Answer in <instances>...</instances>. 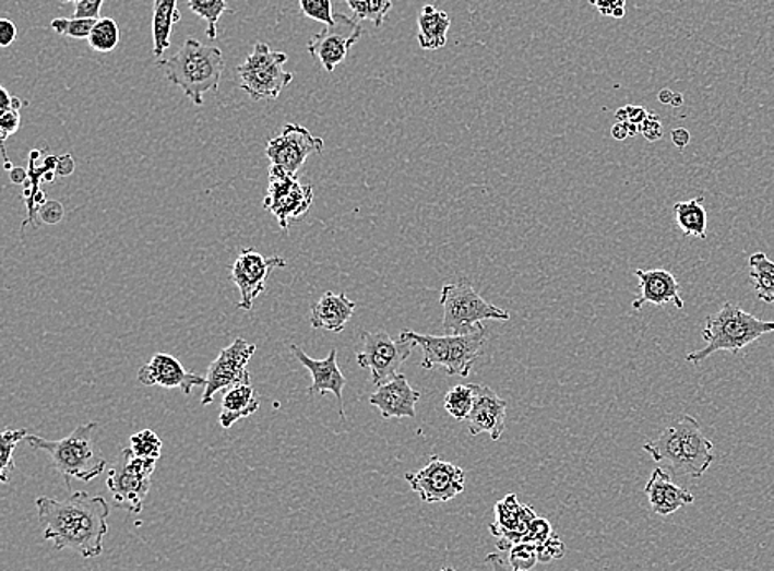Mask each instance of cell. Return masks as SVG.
I'll return each mask as SVG.
<instances>
[{
  "instance_id": "3",
  "label": "cell",
  "mask_w": 774,
  "mask_h": 571,
  "mask_svg": "<svg viewBox=\"0 0 774 571\" xmlns=\"http://www.w3.org/2000/svg\"><path fill=\"white\" fill-rule=\"evenodd\" d=\"M774 332V321H761L754 318L751 312L745 311L740 306L725 302L724 308L717 314L708 316L705 319V328L702 331L703 341L707 342L700 350L687 354V362L700 366L703 360H707L717 352H730L738 354L747 345L753 344L763 335Z\"/></svg>"
},
{
  "instance_id": "7",
  "label": "cell",
  "mask_w": 774,
  "mask_h": 571,
  "mask_svg": "<svg viewBox=\"0 0 774 571\" xmlns=\"http://www.w3.org/2000/svg\"><path fill=\"white\" fill-rule=\"evenodd\" d=\"M288 55L285 51H273L270 45L258 41L247 60L237 68L240 76V88L253 102L277 99L281 93L295 75L285 70Z\"/></svg>"
},
{
  "instance_id": "44",
  "label": "cell",
  "mask_w": 774,
  "mask_h": 571,
  "mask_svg": "<svg viewBox=\"0 0 774 571\" xmlns=\"http://www.w3.org/2000/svg\"><path fill=\"white\" fill-rule=\"evenodd\" d=\"M41 222L47 225H55L63 218L64 210L60 202H45L38 210Z\"/></svg>"
},
{
  "instance_id": "46",
  "label": "cell",
  "mask_w": 774,
  "mask_h": 571,
  "mask_svg": "<svg viewBox=\"0 0 774 571\" xmlns=\"http://www.w3.org/2000/svg\"><path fill=\"white\" fill-rule=\"evenodd\" d=\"M640 129L641 134H643L647 141L656 142L663 138V124H660V119L657 118L656 115H653V112H650V116H647L646 121L640 126Z\"/></svg>"
},
{
  "instance_id": "36",
  "label": "cell",
  "mask_w": 774,
  "mask_h": 571,
  "mask_svg": "<svg viewBox=\"0 0 774 571\" xmlns=\"http://www.w3.org/2000/svg\"><path fill=\"white\" fill-rule=\"evenodd\" d=\"M95 24V19L60 17L51 21V28L61 37L79 38V40L86 38L88 40Z\"/></svg>"
},
{
  "instance_id": "23",
  "label": "cell",
  "mask_w": 774,
  "mask_h": 571,
  "mask_svg": "<svg viewBox=\"0 0 774 571\" xmlns=\"http://www.w3.org/2000/svg\"><path fill=\"white\" fill-rule=\"evenodd\" d=\"M644 492H646L654 514L660 515V518L676 514L679 509L693 504L695 501L693 493L674 484L672 477L663 467H656L653 471Z\"/></svg>"
},
{
  "instance_id": "43",
  "label": "cell",
  "mask_w": 774,
  "mask_h": 571,
  "mask_svg": "<svg viewBox=\"0 0 774 571\" xmlns=\"http://www.w3.org/2000/svg\"><path fill=\"white\" fill-rule=\"evenodd\" d=\"M647 116H650V112L641 108V106L629 105L616 111V119H618L619 122H632V124L636 126L643 124Z\"/></svg>"
},
{
  "instance_id": "15",
  "label": "cell",
  "mask_w": 774,
  "mask_h": 571,
  "mask_svg": "<svg viewBox=\"0 0 774 571\" xmlns=\"http://www.w3.org/2000/svg\"><path fill=\"white\" fill-rule=\"evenodd\" d=\"M274 267H286V260L279 257H263L258 251L241 250L231 266V281L240 292L237 308L250 312L254 299L266 289V281Z\"/></svg>"
},
{
  "instance_id": "35",
  "label": "cell",
  "mask_w": 774,
  "mask_h": 571,
  "mask_svg": "<svg viewBox=\"0 0 774 571\" xmlns=\"http://www.w3.org/2000/svg\"><path fill=\"white\" fill-rule=\"evenodd\" d=\"M129 444H131L129 450L132 451V454L141 460L157 461L163 453V441L153 430H143L132 435Z\"/></svg>"
},
{
  "instance_id": "42",
  "label": "cell",
  "mask_w": 774,
  "mask_h": 571,
  "mask_svg": "<svg viewBox=\"0 0 774 571\" xmlns=\"http://www.w3.org/2000/svg\"><path fill=\"white\" fill-rule=\"evenodd\" d=\"M588 2L605 17L622 19L626 15V0H588Z\"/></svg>"
},
{
  "instance_id": "54",
  "label": "cell",
  "mask_w": 774,
  "mask_h": 571,
  "mask_svg": "<svg viewBox=\"0 0 774 571\" xmlns=\"http://www.w3.org/2000/svg\"><path fill=\"white\" fill-rule=\"evenodd\" d=\"M674 98H676V93L670 92V90H664V92L659 93L660 103H664V105L672 106Z\"/></svg>"
},
{
  "instance_id": "8",
  "label": "cell",
  "mask_w": 774,
  "mask_h": 571,
  "mask_svg": "<svg viewBox=\"0 0 774 571\" xmlns=\"http://www.w3.org/2000/svg\"><path fill=\"white\" fill-rule=\"evenodd\" d=\"M157 461L135 457L131 450L122 451L121 461L108 473L106 486L111 492L116 505L126 511H143L144 501L153 484V474Z\"/></svg>"
},
{
  "instance_id": "28",
  "label": "cell",
  "mask_w": 774,
  "mask_h": 571,
  "mask_svg": "<svg viewBox=\"0 0 774 571\" xmlns=\"http://www.w3.org/2000/svg\"><path fill=\"white\" fill-rule=\"evenodd\" d=\"M702 195L687 202H677L674 205V217L677 227L682 230L686 237H695L700 240L707 238V210L703 206Z\"/></svg>"
},
{
  "instance_id": "25",
  "label": "cell",
  "mask_w": 774,
  "mask_h": 571,
  "mask_svg": "<svg viewBox=\"0 0 774 571\" xmlns=\"http://www.w3.org/2000/svg\"><path fill=\"white\" fill-rule=\"evenodd\" d=\"M260 408V400L257 398L253 385L241 383L231 386L224 393L221 408V425L224 430H230L231 426L241 418H248Z\"/></svg>"
},
{
  "instance_id": "48",
  "label": "cell",
  "mask_w": 774,
  "mask_h": 571,
  "mask_svg": "<svg viewBox=\"0 0 774 571\" xmlns=\"http://www.w3.org/2000/svg\"><path fill=\"white\" fill-rule=\"evenodd\" d=\"M641 132L640 126L632 124V122H616L611 129V135L616 141H624V139L632 138Z\"/></svg>"
},
{
  "instance_id": "50",
  "label": "cell",
  "mask_w": 774,
  "mask_h": 571,
  "mask_svg": "<svg viewBox=\"0 0 774 571\" xmlns=\"http://www.w3.org/2000/svg\"><path fill=\"white\" fill-rule=\"evenodd\" d=\"M486 563H489L490 567H492V571H519L515 570L514 567H512V563L511 561H509V558H504L502 557V555L499 554L487 555Z\"/></svg>"
},
{
  "instance_id": "14",
  "label": "cell",
  "mask_w": 774,
  "mask_h": 571,
  "mask_svg": "<svg viewBox=\"0 0 774 571\" xmlns=\"http://www.w3.org/2000/svg\"><path fill=\"white\" fill-rule=\"evenodd\" d=\"M362 35L364 27L359 21L344 14H335L334 24L325 25L324 31L311 38L308 51L328 73H334L337 64L347 58L348 51Z\"/></svg>"
},
{
  "instance_id": "40",
  "label": "cell",
  "mask_w": 774,
  "mask_h": 571,
  "mask_svg": "<svg viewBox=\"0 0 774 571\" xmlns=\"http://www.w3.org/2000/svg\"><path fill=\"white\" fill-rule=\"evenodd\" d=\"M553 535V528H551L550 522L547 519L535 518L531 522V527H528L527 535H525L524 542L527 544L540 545L545 540Z\"/></svg>"
},
{
  "instance_id": "10",
  "label": "cell",
  "mask_w": 774,
  "mask_h": 571,
  "mask_svg": "<svg viewBox=\"0 0 774 571\" xmlns=\"http://www.w3.org/2000/svg\"><path fill=\"white\" fill-rule=\"evenodd\" d=\"M314 200L312 186L299 182L298 177L271 166L270 182L263 206L276 218L281 230L288 231L289 225L306 215Z\"/></svg>"
},
{
  "instance_id": "39",
  "label": "cell",
  "mask_w": 774,
  "mask_h": 571,
  "mask_svg": "<svg viewBox=\"0 0 774 571\" xmlns=\"http://www.w3.org/2000/svg\"><path fill=\"white\" fill-rule=\"evenodd\" d=\"M21 109H11V111L0 112V139H2V151H4L5 163H9L8 154H5V141L9 135H14L21 128Z\"/></svg>"
},
{
  "instance_id": "5",
  "label": "cell",
  "mask_w": 774,
  "mask_h": 571,
  "mask_svg": "<svg viewBox=\"0 0 774 571\" xmlns=\"http://www.w3.org/2000/svg\"><path fill=\"white\" fill-rule=\"evenodd\" d=\"M96 428H98V423H88V425L79 426L70 437L63 438V440L50 441L28 435L25 441L32 450H40L48 454L55 469L63 474L67 484H70L72 477L83 480V483H90V480L102 476L106 469V460L96 453L92 440L93 431Z\"/></svg>"
},
{
  "instance_id": "55",
  "label": "cell",
  "mask_w": 774,
  "mask_h": 571,
  "mask_svg": "<svg viewBox=\"0 0 774 571\" xmlns=\"http://www.w3.org/2000/svg\"><path fill=\"white\" fill-rule=\"evenodd\" d=\"M68 2H73V4H80L83 0H60V4H68Z\"/></svg>"
},
{
  "instance_id": "12",
  "label": "cell",
  "mask_w": 774,
  "mask_h": 571,
  "mask_svg": "<svg viewBox=\"0 0 774 571\" xmlns=\"http://www.w3.org/2000/svg\"><path fill=\"white\" fill-rule=\"evenodd\" d=\"M257 352V345L250 344L245 338L238 337L221 352L217 359L210 364L206 372L205 392L202 396V405H212L215 395L224 390L231 389L241 383H250V372L248 362Z\"/></svg>"
},
{
  "instance_id": "37",
  "label": "cell",
  "mask_w": 774,
  "mask_h": 571,
  "mask_svg": "<svg viewBox=\"0 0 774 571\" xmlns=\"http://www.w3.org/2000/svg\"><path fill=\"white\" fill-rule=\"evenodd\" d=\"M509 561H511L515 570H534L535 564L538 563L537 547H535L534 544H527V542L514 545V547L509 550Z\"/></svg>"
},
{
  "instance_id": "29",
  "label": "cell",
  "mask_w": 774,
  "mask_h": 571,
  "mask_svg": "<svg viewBox=\"0 0 774 571\" xmlns=\"http://www.w3.org/2000/svg\"><path fill=\"white\" fill-rule=\"evenodd\" d=\"M748 266H750V281L758 299L771 305L774 302V261L764 253H754L748 260Z\"/></svg>"
},
{
  "instance_id": "38",
  "label": "cell",
  "mask_w": 774,
  "mask_h": 571,
  "mask_svg": "<svg viewBox=\"0 0 774 571\" xmlns=\"http://www.w3.org/2000/svg\"><path fill=\"white\" fill-rule=\"evenodd\" d=\"M299 8L302 14L311 21L321 24H334V12H332V0H299Z\"/></svg>"
},
{
  "instance_id": "52",
  "label": "cell",
  "mask_w": 774,
  "mask_h": 571,
  "mask_svg": "<svg viewBox=\"0 0 774 571\" xmlns=\"http://www.w3.org/2000/svg\"><path fill=\"white\" fill-rule=\"evenodd\" d=\"M75 170V163H73L72 156L67 154V156L58 157L57 173L58 176L67 177Z\"/></svg>"
},
{
  "instance_id": "6",
  "label": "cell",
  "mask_w": 774,
  "mask_h": 571,
  "mask_svg": "<svg viewBox=\"0 0 774 571\" xmlns=\"http://www.w3.org/2000/svg\"><path fill=\"white\" fill-rule=\"evenodd\" d=\"M443 331L450 335L471 334L483 321H509L511 314L484 301L469 281L444 284L441 289Z\"/></svg>"
},
{
  "instance_id": "41",
  "label": "cell",
  "mask_w": 774,
  "mask_h": 571,
  "mask_svg": "<svg viewBox=\"0 0 774 571\" xmlns=\"http://www.w3.org/2000/svg\"><path fill=\"white\" fill-rule=\"evenodd\" d=\"M535 547H537L538 561H545V563L565 555V545L561 544L560 538L555 534L548 540H545L544 544L535 545Z\"/></svg>"
},
{
  "instance_id": "47",
  "label": "cell",
  "mask_w": 774,
  "mask_h": 571,
  "mask_svg": "<svg viewBox=\"0 0 774 571\" xmlns=\"http://www.w3.org/2000/svg\"><path fill=\"white\" fill-rule=\"evenodd\" d=\"M15 40H17V27L9 19H2L0 21V45H2V48H8Z\"/></svg>"
},
{
  "instance_id": "19",
  "label": "cell",
  "mask_w": 774,
  "mask_h": 571,
  "mask_svg": "<svg viewBox=\"0 0 774 571\" xmlns=\"http://www.w3.org/2000/svg\"><path fill=\"white\" fill-rule=\"evenodd\" d=\"M289 348H291L296 359L311 372L312 385L308 389L309 395L312 396L315 395V393H321V395L332 393V395H335V398H337L338 406H341L342 418H345L344 396H342V392H344L347 380H345L344 373L338 369L337 350L332 348L324 360H314L311 359L301 347H298V345L291 344Z\"/></svg>"
},
{
  "instance_id": "16",
  "label": "cell",
  "mask_w": 774,
  "mask_h": 571,
  "mask_svg": "<svg viewBox=\"0 0 774 571\" xmlns=\"http://www.w3.org/2000/svg\"><path fill=\"white\" fill-rule=\"evenodd\" d=\"M676 425L682 448V476L700 479L714 463V443L703 435L702 426L693 416H680Z\"/></svg>"
},
{
  "instance_id": "4",
  "label": "cell",
  "mask_w": 774,
  "mask_h": 571,
  "mask_svg": "<svg viewBox=\"0 0 774 571\" xmlns=\"http://www.w3.org/2000/svg\"><path fill=\"white\" fill-rule=\"evenodd\" d=\"M400 337L424 352L421 367L427 370L443 369L448 376L469 377L474 364L483 355L486 344V328L479 325L476 331L464 335H430L403 331Z\"/></svg>"
},
{
  "instance_id": "45",
  "label": "cell",
  "mask_w": 774,
  "mask_h": 571,
  "mask_svg": "<svg viewBox=\"0 0 774 571\" xmlns=\"http://www.w3.org/2000/svg\"><path fill=\"white\" fill-rule=\"evenodd\" d=\"M103 2L105 0H83V2L76 4L73 17L95 19V21H98V19H102L99 17V12H102Z\"/></svg>"
},
{
  "instance_id": "32",
  "label": "cell",
  "mask_w": 774,
  "mask_h": 571,
  "mask_svg": "<svg viewBox=\"0 0 774 571\" xmlns=\"http://www.w3.org/2000/svg\"><path fill=\"white\" fill-rule=\"evenodd\" d=\"M189 9L206 22V37L215 40L218 22L228 11L227 0H189Z\"/></svg>"
},
{
  "instance_id": "26",
  "label": "cell",
  "mask_w": 774,
  "mask_h": 571,
  "mask_svg": "<svg viewBox=\"0 0 774 571\" xmlns=\"http://www.w3.org/2000/svg\"><path fill=\"white\" fill-rule=\"evenodd\" d=\"M450 15L434 5H425L418 15V44L424 50H440L446 45Z\"/></svg>"
},
{
  "instance_id": "9",
  "label": "cell",
  "mask_w": 774,
  "mask_h": 571,
  "mask_svg": "<svg viewBox=\"0 0 774 571\" xmlns=\"http://www.w3.org/2000/svg\"><path fill=\"white\" fill-rule=\"evenodd\" d=\"M413 344L406 338H392L386 332H362L357 364L369 369L373 385L382 386L398 373L400 366L412 355Z\"/></svg>"
},
{
  "instance_id": "24",
  "label": "cell",
  "mask_w": 774,
  "mask_h": 571,
  "mask_svg": "<svg viewBox=\"0 0 774 571\" xmlns=\"http://www.w3.org/2000/svg\"><path fill=\"white\" fill-rule=\"evenodd\" d=\"M357 305L344 293H325L311 309V325L315 329H324V331L338 332L344 331L347 322L350 321Z\"/></svg>"
},
{
  "instance_id": "34",
  "label": "cell",
  "mask_w": 774,
  "mask_h": 571,
  "mask_svg": "<svg viewBox=\"0 0 774 571\" xmlns=\"http://www.w3.org/2000/svg\"><path fill=\"white\" fill-rule=\"evenodd\" d=\"M27 437V430L2 431V438H0V479H2V483H9V474L15 467V448Z\"/></svg>"
},
{
  "instance_id": "20",
  "label": "cell",
  "mask_w": 774,
  "mask_h": 571,
  "mask_svg": "<svg viewBox=\"0 0 774 571\" xmlns=\"http://www.w3.org/2000/svg\"><path fill=\"white\" fill-rule=\"evenodd\" d=\"M535 518L534 509L522 505L515 493H509L496 505V524L490 525L489 531L496 537L504 538V542H499V548H512L524 542Z\"/></svg>"
},
{
  "instance_id": "17",
  "label": "cell",
  "mask_w": 774,
  "mask_h": 571,
  "mask_svg": "<svg viewBox=\"0 0 774 571\" xmlns=\"http://www.w3.org/2000/svg\"><path fill=\"white\" fill-rule=\"evenodd\" d=\"M138 379L143 385L180 389L186 395H190L195 386L206 385V377L189 372L176 357L166 352L154 355L153 359L139 370Z\"/></svg>"
},
{
  "instance_id": "22",
  "label": "cell",
  "mask_w": 774,
  "mask_h": 571,
  "mask_svg": "<svg viewBox=\"0 0 774 571\" xmlns=\"http://www.w3.org/2000/svg\"><path fill=\"white\" fill-rule=\"evenodd\" d=\"M640 279V296L632 302L634 311H641L646 305H674L683 309V299L680 296V286L676 276L667 270H636Z\"/></svg>"
},
{
  "instance_id": "30",
  "label": "cell",
  "mask_w": 774,
  "mask_h": 571,
  "mask_svg": "<svg viewBox=\"0 0 774 571\" xmlns=\"http://www.w3.org/2000/svg\"><path fill=\"white\" fill-rule=\"evenodd\" d=\"M356 21L373 22L376 27H382L393 9V0H344Z\"/></svg>"
},
{
  "instance_id": "18",
  "label": "cell",
  "mask_w": 774,
  "mask_h": 571,
  "mask_svg": "<svg viewBox=\"0 0 774 571\" xmlns=\"http://www.w3.org/2000/svg\"><path fill=\"white\" fill-rule=\"evenodd\" d=\"M474 393H476L474 408L467 418L471 437L486 433L492 441L501 440L505 431L508 403L486 385L474 383Z\"/></svg>"
},
{
  "instance_id": "13",
  "label": "cell",
  "mask_w": 774,
  "mask_h": 571,
  "mask_svg": "<svg viewBox=\"0 0 774 571\" xmlns=\"http://www.w3.org/2000/svg\"><path fill=\"white\" fill-rule=\"evenodd\" d=\"M324 151V139L315 138L308 128L299 124H286L279 135L270 139L266 156L271 166L296 176L312 154Z\"/></svg>"
},
{
  "instance_id": "11",
  "label": "cell",
  "mask_w": 774,
  "mask_h": 571,
  "mask_svg": "<svg viewBox=\"0 0 774 571\" xmlns=\"http://www.w3.org/2000/svg\"><path fill=\"white\" fill-rule=\"evenodd\" d=\"M406 483L427 504L448 502L466 489V473L463 467L433 454L424 469L405 474Z\"/></svg>"
},
{
  "instance_id": "49",
  "label": "cell",
  "mask_w": 774,
  "mask_h": 571,
  "mask_svg": "<svg viewBox=\"0 0 774 571\" xmlns=\"http://www.w3.org/2000/svg\"><path fill=\"white\" fill-rule=\"evenodd\" d=\"M0 95H2V102H0V112L11 111V109H22L24 106H28V103L22 102L17 96L9 95L8 90L4 86H0Z\"/></svg>"
},
{
  "instance_id": "33",
  "label": "cell",
  "mask_w": 774,
  "mask_h": 571,
  "mask_svg": "<svg viewBox=\"0 0 774 571\" xmlns=\"http://www.w3.org/2000/svg\"><path fill=\"white\" fill-rule=\"evenodd\" d=\"M119 40H121V32L111 17L98 19L88 37L90 47L99 53H109L115 50Z\"/></svg>"
},
{
  "instance_id": "53",
  "label": "cell",
  "mask_w": 774,
  "mask_h": 571,
  "mask_svg": "<svg viewBox=\"0 0 774 571\" xmlns=\"http://www.w3.org/2000/svg\"><path fill=\"white\" fill-rule=\"evenodd\" d=\"M28 179V173L25 169H22V167H14V169L11 170V180L14 183H24L25 180Z\"/></svg>"
},
{
  "instance_id": "1",
  "label": "cell",
  "mask_w": 774,
  "mask_h": 571,
  "mask_svg": "<svg viewBox=\"0 0 774 571\" xmlns=\"http://www.w3.org/2000/svg\"><path fill=\"white\" fill-rule=\"evenodd\" d=\"M45 540L55 550H73L83 558L103 554L108 535L109 508L105 499L79 490L67 499L41 496L35 501Z\"/></svg>"
},
{
  "instance_id": "27",
  "label": "cell",
  "mask_w": 774,
  "mask_h": 571,
  "mask_svg": "<svg viewBox=\"0 0 774 571\" xmlns=\"http://www.w3.org/2000/svg\"><path fill=\"white\" fill-rule=\"evenodd\" d=\"M179 0H156L153 14V41L154 57L160 58L170 48L174 25L180 22V12L177 9Z\"/></svg>"
},
{
  "instance_id": "56",
  "label": "cell",
  "mask_w": 774,
  "mask_h": 571,
  "mask_svg": "<svg viewBox=\"0 0 774 571\" xmlns=\"http://www.w3.org/2000/svg\"><path fill=\"white\" fill-rule=\"evenodd\" d=\"M441 571H456V570H454V568L446 567V568H443V570H441Z\"/></svg>"
},
{
  "instance_id": "2",
  "label": "cell",
  "mask_w": 774,
  "mask_h": 571,
  "mask_svg": "<svg viewBox=\"0 0 774 571\" xmlns=\"http://www.w3.org/2000/svg\"><path fill=\"white\" fill-rule=\"evenodd\" d=\"M166 80L179 86L193 105H203V95L218 92L225 70L221 48L187 38L180 50L167 60L157 61Z\"/></svg>"
},
{
  "instance_id": "21",
  "label": "cell",
  "mask_w": 774,
  "mask_h": 571,
  "mask_svg": "<svg viewBox=\"0 0 774 571\" xmlns=\"http://www.w3.org/2000/svg\"><path fill=\"white\" fill-rule=\"evenodd\" d=\"M421 398V393L413 389L403 373H396L385 385L379 386L370 396V405L379 408L383 419L415 418L416 403Z\"/></svg>"
},
{
  "instance_id": "31",
  "label": "cell",
  "mask_w": 774,
  "mask_h": 571,
  "mask_svg": "<svg viewBox=\"0 0 774 571\" xmlns=\"http://www.w3.org/2000/svg\"><path fill=\"white\" fill-rule=\"evenodd\" d=\"M474 400H476L474 383L456 385L450 389V392L444 396V409H446L451 418L456 419V421H464V419L469 418L471 412H473Z\"/></svg>"
},
{
  "instance_id": "51",
  "label": "cell",
  "mask_w": 774,
  "mask_h": 571,
  "mask_svg": "<svg viewBox=\"0 0 774 571\" xmlns=\"http://www.w3.org/2000/svg\"><path fill=\"white\" fill-rule=\"evenodd\" d=\"M670 138H672L674 146L683 150V147L689 146L690 132L686 128H677L670 132Z\"/></svg>"
}]
</instances>
